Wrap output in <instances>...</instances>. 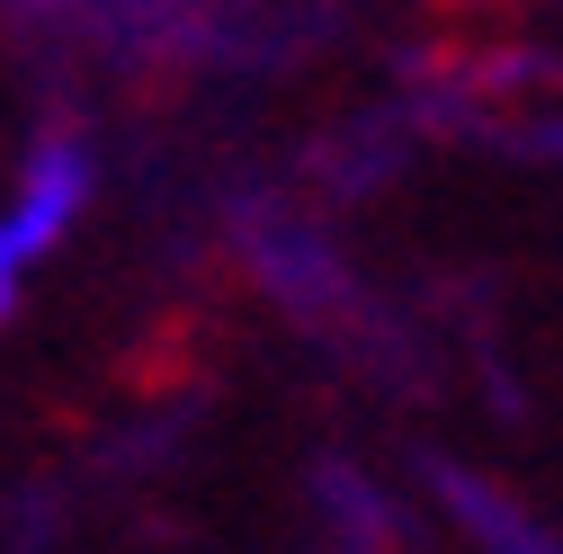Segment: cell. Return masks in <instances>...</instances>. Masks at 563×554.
Instances as JSON below:
<instances>
[{"label":"cell","mask_w":563,"mask_h":554,"mask_svg":"<svg viewBox=\"0 0 563 554\" xmlns=\"http://www.w3.org/2000/svg\"><path fill=\"white\" fill-rule=\"evenodd\" d=\"M81 206H90V153L73 144V134H45L0 224H10L27 251H54L63 233H73V215H81Z\"/></svg>","instance_id":"1"},{"label":"cell","mask_w":563,"mask_h":554,"mask_svg":"<svg viewBox=\"0 0 563 554\" xmlns=\"http://www.w3.org/2000/svg\"><path fill=\"white\" fill-rule=\"evenodd\" d=\"M430 483H439V501L456 510V528H465V536H483L492 554H563V536H545L519 501L492 492V483H474V474H456V465H430Z\"/></svg>","instance_id":"2"},{"label":"cell","mask_w":563,"mask_h":554,"mask_svg":"<svg viewBox=\"0 0 563 554\" xmlns=\"http://www.w3.org/2000/svg\"><path fill=\"white\" fill-rule=\"evenodd\" d=\"M27 259H36V251H27L10 224H0V322H10V304H19V277H27Z\"/></svg>","instance_id":"3"}]
</instances>
